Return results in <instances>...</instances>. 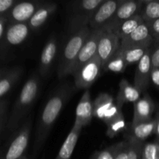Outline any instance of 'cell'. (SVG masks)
<instances>
[{"mask_svg":"<svg viewBox=\"0 0 159 159\" xmlns=\"http://www.w3.org/2000/svg\"><path fill=\"white\" fill-rule=\"evenodd\" d=\"M8 70H9V68H0V79L7 72Z\"/></svg>","mask_w":159,"mask_h":159,"instance_id":"41","label":"cell"},{"mask_svg":"<svg viewBox=\"0 0 159 159\" xmlns=\"http://www.w3.org/2000/svg\"><path fill=\"white\" fill-rule=\"evenodd\" d=\"M141 15L145 23L159 19V0H143Z\"/></svg>","mask_w":159,"mask_h":159,"instance_id":"26","label":"cell"},{"mask_svg":"<svg viewBox=\"0 0 159 159\" xmlns=\"http://www.w3.org/2000/svg\"><path fill=\"white\" fill-rule=\"evenodd\" d=\"M22 159H28L27 158H26V156H24V157H23V158H22Z\"/></svg>","mask_w":159,"mask_h":159,"instance_id":"42","label":"cell"},{"mask_svg":"<svg viewBox=\"0 0 159 159\" xmlns=\"http://www.w3.org/2000/svg\"><path fill=\"white\" fill-rule=\"evenodd\" d=\"M144 22L142 16L141 15V13H139L120 23L117 26H116L113 30L111 33H113L121 40L125 37H128Z\"/></svg>","mask_w":159,"mask_h":159,"instance_id":"23","label":"cell"},{"mask_svg":"<svg viewBox=\"0 0 159 159\" xmlns=\"http://www.w3.org/2000/svg\"><path fill=\"white\" fill-rule=\"evenodd\" d=\"M57 9V4L55 2H44L43 5L37 9L32 18L28 22L31 30H37L43 26L48 20L53 16Z\"/></svg>","mask_w":159,"mask_h":159,"instance_id":"18","label":"cell"},{"mask_svg":"<svg viewBox=\"0 0 159 159\" xmlns=\"http://www.w3.org/2000/svg\"><path fill=\"white\" fill-rule=\"evenodd\" d=\"M105 0H78L67 5V21L71 33L89 25L96 9Z\"/></svg>","mask_w":159,"mask_h":159,"instance_id":"4","label":"cell"},{"mask_svg":"<svg viewBox=\"0 0 159 159\" xmlns=\"http://www.w3.org/2000/svg\"><path fill=\"white\" fill-rule=\"evenodd\" d=\"M153 43L154 40L150 33L148 26L145 22H144L128 37L120 40V47H151Z\"/></svg>","mask_w":159,"mask_h":159,"instance_id":"15","label":"cell"},{"mask_svg":"<svg viewBox=\"0 0 159 159\" xmlns=\"http://www.w3.org/2000/svg\"><path fill=\"white\" fill-rule=\"evenodd\" d=\"M141 159H144V158H143V157H142V158H141Z\"/></svg>","mask_w":159,"mask_h":159,"instance_id":"43","label":"cell"},{"mask_svg":"<svg viewBox=\"0 0 159 159\" xmlns=\"http://www.w3.org/2000/svg\"><path fill=\"white\" fill-rule=\"evenodd\" d=\"M120 47V40L113 33L102 31L97 49V56L101 61L102 68L117 52Z\"/></svg>","mask_w":159,"mask_h":159,"instance_id":"10","label":"cell"},{"mask_svg":"<svg viewBox=\"0 0 159 159\" xmlns=\"http://www.w3.org/2000/svg\"><path fill=\"white\" fill-rule=\"evenodd\" d=\"M156 118H152L150 120L143 121L131 124L130 128V135L138 141L144 142L151 135L155 133L156 128Z\"/></svg>","mask_w":159,"mask_h":159,"instance_id":"21","label":"cell"},{"mask_svg":"<svg viewBox=\"0 0 159 159\" xmlns=\"http://www.w3.org/2000/svg\"><path fill=\"white\" fill-rule=\"evenodd\" d=\"M126 127V121L124 118V114L120 116L113 121H112L110 124L107 125V135L110 138H114L115 136L120 133L121 131L125 129Z\"/></svg>","mask_w":159,"mask_h":159,"instance_id":"29","label":"cell"},{"mask_svg":"<svg viewBox=\"0 0 159 159\" xmlns=\"http://www.w3.org/2000/svg\"><path fill=\"white\" fill-rule=\"evenodd\" d=\"M75 87L70 83L61 85L45 104L39 119L35 140L34 144V154L37 155L44 145L53 126L67 102L74 93Z\"/></svg>","mask_w":159,"mask_h":159,"instance_id":"1","label":"cell"},{"mask_svg":"<svg viewBox=\"0 0 159 159\" xmlns=\"http://www.w3.org/2000/svg\"><path fill=\"white\" fill-rule=\"evenodd\" d=\"M40 87L39 75H33L25 82L8 119L6 126L9 131L15 132L21 127L23 120L38 96Z\"/></svg>","mask_w":159,"mask_h":159,"instance_id":"2","label":"cell"},{"mask_svg":"<svg viewBox=\"0 0 159 159\" xmlns=\"http://www.w3.org/2000/svg\"><path fill=\"white\" fill-rule=\"evenodd\" d=\"M146 23L148 26L153 40H159V19Z\"/></svg>","mask_w":159,"mask_h":159,"instance_id":"35","label":"cell"},{"mask_svg":"<svg viewBox=\"0 0 159 159\" xmlns=\"http://www.w3.org/2000/svg\"><path fill=\"white\" fill-rule=\"evenodd\" d=\"M151 60L152 68H159V40H154L151 47Z\"/></svg>","mask_w":159,"mask_h":159,"instance_id":"33","label":"cell"},{"mask_svg":"<svg viewBox=\"0 0 159 159\" xmlns=\"http://www.w3.org/2000/svg\"><path fill=\"white\" fill-rule=\"evenodd\" d=\"M30 30L27 23H11L8 24L2 38L6 46H18L27 39Z\"/></svg>","mask_w":159,"mask_h":159,"instance_id":"16","label":"cell"},{"mask_svg":"<svg viewBox=\"0 0 159 159\" xmlns=\"http://www.w3.org/2000/svg\"><path fill=\"white\" fill-rule=\"evenodd\" d=\"M152 60H151V48L148 50L142 58L138 63L134 75V86L141 93H144L151 83L152 72Z\"/></svg>","mask_w":159,"mask_h":159,"instance_id":"12","label":"cell"},{"mask_svg":"<svg viewBox=\"0 0 159 159\" xmlns=\"http://www.w3.org/2000/svg\"><path fill=\"white\" fill-rule=\"evenodd\" d=\"M57 52V41L53 36L47 41L40 54L39 64V75L43 78L48 77L51 73Z\"/></svg>","mask_w":159,"mask_h":159,"instance_id":"13","label":"cell"},{"mask_svg":"<svg viewBox=\"0 0 159 159\" xmlns=\"http://www.w3.org/2000/svg\"><path fill=\"white\" fill-rule=\"evenodd\" d=\"M81 127L73 124L71 130H70L69 134H68L67 138H65L63 144L61 147L55 159H71L72 154L74 152L75 146L77 144L78 140L80 136Z\"/></svg>","mask_w":159,"mask_h":159,"instance_id":"20","label":"cell"},{"mask_svg":"<svg viewBox=\"0 0 159 159\" xmlns=\"http://www.w3.org/2000/svg\"><path fill=\"white\" fill-rule=\"evenodd\" d=\"M127 142H128V159L142 158L144 142L138 141L131 136L128 137Z\"/></svg>","mask_w":159,"mask_h":159,"instance_id":"28","label":"cell"},{"mask_svg":"<svg viewBox=\"0 0 159 159\" xmlns=\"http://www.w3.org/2000/svg\"><path fill=\"white\" fill-rule=\"evenodd\" d=\"M44 3L43 1L17 2L6 15L9 24L28 23L37 9Z\"/></svg>","mask_w":159,"mask_h":159,"instance_id":"7","label":"cell"},{"mask_svg":"<svg viewBox=\"0 0 159 159\" xmlns=\"http://www.w3.org/2000/svg\"><path fill=\"white\" fill-rule=\"evenodd\" d=\"M90 32V27L86 26L71 33V36L64 46L59 58L57 67L58 79H64L69 75H72L78 56Z\"/></svg>","mask_w":159,"mask_h":159,"instance_id":"3","label":"cell"},{"mask_svg":"<svg viewBox=\"0 0 159 159\" xmlns=\"http://www.w3.org/2000/svg\"><path fill=\"white\" fill-rule=\"evenodd\" d=\"M155 105L153 99L147 93H144L142 97L137 102H134V116L132 124L143 121L150 120L155 112Z\"/></svg>","mask_w":159,"mask_h":159,"instance_id":"17","label":"cell"},{"mask_svg":"<svg viewBox=\"0 0 159 159\" xmlns=\"http://www.w3.org/2000/svg\"><path fill=\"white\" fill-rule=\"evenodd\" d=\"M127 65L124 57L117 51V52L107 62L102 70L106 71H113L116 73H123L126 71Z\"/></svg>","mask_w":159,"mask_h":159,"instance_id":"27","label":"cell"},{"mask_svg":"<svg viewBox=\"0 0 159 159\" xmlns=\"http://www.w3.org/2000/svg\"><path fill=\"white\" fill-rule=\"evenodd\" d=\"M151 82L159 90V68H152L151 72Z\"/></svg>","mask_w":159,"mask_h":159,"instance_id":"36","label":"cell"},{"mask_svg":"<svg viewBox=\"0 0 159 159\" xmlns=\"http://www.w3.org/2000/svg\"><path fill=\"white\" fill-rule=\"evenodd\" d=\"M151 47L138 46L126 47V48L120 47V49L118 51L124 57L126 64L128 66V65L138 63Z\"/></svg>","mask_w":159,"mask_h":159,"instance_id":"25","label":"cell"},{"mask_svg":"<svg viewBox=\"0 0 159 159\" xmlns=\"http://www.w3.org/2000/svg\"><path fill=\"white\" fill-rule=\"evenodd\" d=\"M115 104L113 96L107 93H102L93 101V116L102 121L110 109Z\"/></svg>","mask_w":159,"mask_h":159,"instance_id":"22","label":"cell"},{"mask_svg":"<svg viewBox=\"0 0 159 159\" xmlns=\"http://www.w3.org/2000/svg\"><path fill=\"white\" fill-rule=\"evenodd\" d=\"M142 157L144 159H159V141L144 143Z\"/></svg>","mask_w":159,"mask_h":159,"instance_id":"30","label":"cell"},{"mask_svg":"<svg viewBox=\"0 0 159 159\" xmlns=\"http://www.w3.org/2000/svg\"><path fill=\"white\" fill-rule=\"evenodd\" d=\"M9 22H8L7 18L6 16L0 17V40L2 39L3 36H4L5 31H6V27H7Z\"/></svg>","mask_w":159,"mask_h":159,"instance_id":"37","label":"cell"},{"mask_svg":"<svg viewBox=\"0 0 159 159\" xmlns=\"http://www.w3.org/2000/svg\"><path fill=\"white\" fill-rule=\"evenodd\" d=\"M142 6L143 0H123L111 21L102 31L112 32L120 23L141 13Z\"/></svg>","mask_w":159,"mask_h":159,"instance_id":"9","label":"cell"},{"mask_svg":"<svg viewBox=\"0 0 159 159\" xmlns=\"http://www.w3.org/2000/svg\"><path fill=\"white\" fill-rule=\"evenodd\" d=\"M22 73L23 68L21 67H13L9 68L7 72L0 79V100L18 82Z\"/></svg>","mask_w":159,"mask_h":159,"instance_id":"24","label":"cell"},{"mask_svg":"<svg viewBox=\"0 0 159 159\" xmlns=\"http://www.w3.org/2000/svg\"><path fill=\"white\" fill-rule=\"evenodd\" d=\"M32 121L28 119L14 132L6 145L0 150V159H22L27 149L30 136Z\"/></svg>","mask_w":159,"mask_h":159,"instance_id":"5","label":"cell"},{"mask_svg":"<svg viewBox=\"0 0 159 159\" xmlns=\"http://www.w3.org/2000/svg\"><path fill=\"white\" fill-rule=\"evenodd\" d=\"M116 144L101 151H97L91 156L90 159H114Z\"/></svg>","mask_w":159,"mask_h":159,"instance_id":"31","label":"cell"},{"mask_svg":"<svg viewBox=\"0 0 159 159\" xmlns=\"http://www.w3.org/2000/svg\"><path fill=\"white\" fill-rule=\"evenodd\" d=\"M123 0H105L93 14L89 26L91 30H102L109 24Z\"/></svg>","mask_w":159,"mask_h":159,"instance_id":"8","label":"cell"},{"mask_svg":"<svg viewBox=\"0 0 159 159\" xmlns=\"http://www.w3.org/2000/svg\"><path fill=\"white\" fill-rule=\"evenodd\" d=\"M155 118H156L157 123H156V128H155V134H156L158 141H159V111H158V113H157Z\"/></svg>","mask_w":159,"mask_h":159,"instance_id":"40","label":"cell"},{"mask_svg":"<svg viewBox=\"0 0 159 159\" xmlns=\"http://www.w3.org/2000/svg\"><path fill=\"white\" fill-rule=\"evenodd\" d=\"M6 107H7V102L4 100H0V117L6 115Z\"/></svg>","mask_w":159,"mask_h":159,"instance_id":"38","label":"cell"},{"mask_svg":"<svg viewBox=\"0 0 159 159\" xmlns=\"http://www.w3.org/2000/svg\"><path fill=\"white\" fill-rule=\"evenodd\" d=\"M7 118H6V116L5 115V116H2V117H0V132L2 130L3 127H5V125H7Z\"/></svg>","mask_w":159,"mask_h":159,"instance_id":"39","label":"cell"},{"mask_svg":"<svg viewBox=\"0 0 159 159\" xmlns=\"http://www.w3.org/2000/svg\"><path fill=\"white\" fill-rule=\"evenodd\" d=\"M102 70V63L96 54V57L73 73L75 88L88 89L97 80Z\"/></svg>","mask_w":159,"mask_h":159,"instance_id":"6","label":"cell"},{"mask_svg":"<svg viewBox=\"0 0 159 159\" xmlns=\"http://www.w3.org/2000/svg\"><path fill=\"white\" fill-rule=\"evenodd\" d=\"M141 94L134 85H131L127 79H122L119 84L116 103L122 108L126 102H137L141 98Z\"/></svg>","mask_w":159,"mask_h":159,"instance_id":"19","label":"cell"},{"mask_svg":"<svg viewBox=\"0 0 159 159\" xmlns=\"http://www.w3.org/2000/svg\"><path fill=\"white\" fill-rule=\"evenodd\" d=\"M114 159H128V142L121 141L116 144Z\"/></svg>","mask_w":159,"mask_h":159,"instance_id":"32","label":"cell"},{"mask_svg":"<svg viewBox=\"0 0 159 159\" xmlns=\"http://www.w3.org/2000/svg\"><path fill=\"white\" fill-rule=\"evenodd\" d=\"M17 2L16 0H0V17L6 16Z\"/></svg>","mask_w":159,"mask_h":159,"instance_id":"34","label":"cell"},{"mask_svg":"<svg viewBox=\"0 0 159 159\" xmlns=\"http://www.w3.org/2000/svg\"><path fill=\"white\" fill-rule=\"evenodd\" d=\"M102 32V30H91V32H90L88 38L84 43L80 53L78 56L73 73L77 71L79 68H80L82 65L92 60L93 57H96V54H97L99 40Z\"/></svg>","mask_w":159,"mask_h":159,"instance_id":"11","label":"cell"},{"mask_svg":"<svg viewBox=\"0 0 159 159\" xmlns=\"http://www.w3.org/2000/svg\"><path fill=\"white\" fill-rule=\"evenodd\" d=\"M93 117V102L89 90L87 89L82 94L76 107L74 124L83 128L91 123Z\"/></svg>","mask_w":159,"mask_h":159,"instance_id":"14","label":"cell"}]
</instances>
